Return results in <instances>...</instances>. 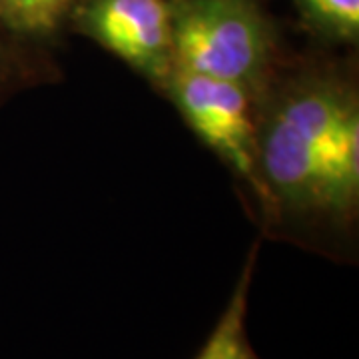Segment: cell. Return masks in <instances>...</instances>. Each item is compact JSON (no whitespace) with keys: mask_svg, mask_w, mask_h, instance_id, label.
Returning a JSON list of instances; mask_svg holds the SVG:
<instances>
[{"mask_svg":"<svg viewBox=\"0 0 359 359\" xmlns=\"http://www.w3.org/2000/svg\"><path fill=\"white\" fill-rule=\"evenodd\" d=\"M271 202L295 212L349 214L359 196V108L334 80H306L273 106L257 138Z\"/></svg>","mask_w":359,"mask_h":359,"instance_id":"cell-1","label":"cell"},{"mask_svg":"<svg viewBox=\"0 0 359 359\" xmlns=\"http://www.w3.org/2000/svg\"><path fill=\"white\" fill-rule=\"evenodd\" d=\"M172 62L252 86L271 56V26L256 0H168Z\"/></svg>","mask_w":359,"mask_h":359,"instance_id":"cell-2","label":"cell"},{"mask_svg":"<svg viewBox=\"0 0 359 359\" xmlns=\"http://www.w3.org/2000/svg\"><path fill=\"white\" fill-rule=\"evenodd\" d=\"M164 86L205 146L250 182L264 202L269 200L257 168V136L250 116L248 88L176 66Z\"/></svg>","mask_w":359,"mask_h":359,"instance_id":"cell-3","label":"cell"},{"mask_svg":"<svg viewBox=\"0 0 359 359\" xmlns=\"http://www.w3.org/2000/svg\"><path fill=\"white\" fill-rule=\"evenodd\" d=\"M78 28L146 78L166 84L172 62L168 0H82Z\"/></svg>","mask_w":359,"mask_h":359,"instance_id":"cell-4","label":"cell"},{"mask_svg":"<svg viewBox=\"0 0 359 359\" xmlns=\"http://www.w3.org/2000/svg\"><path fill=\"white\" fill-rule=\"evenodd\" d=\"M256 256L257 248H254L245 259V266L238 278L228 306L219 316L214 332L210 334L196 359H259V355L250 346L248 332H245L248 294H250V283L254 278Z\"/></svg>","mask_w":359,"mask_h":359,"instance_id":"cell-5","label":"cell"},{"mask_svg":"<svg viewBox=\"0 0 359 359\" xmlns=\"http://www.w3.org/2000/svg\"><path fill=\"white\" fill-rule=\"evenodd\" d=\"M82 0H0V20L16 32L46 36L72 16Z\"/></svg>","mask_w":359,"mask_h":359,"instance_id":"cell-6","label":"cell"},{"mask_svg":"<svg viewBox=\"0 0 359 359\" xmlns=\"http://www.w3.org/2000/svg\"><path fill=\"white\" fill-rule=\"evenodd\" d=\"M302 16L321 34L351 42L359 34V0H294Z\"/></svg>","mask_w":359,"mask_h":359,"instance_id":"cell-7","label":"cell"}]
</instances>
